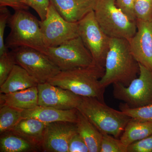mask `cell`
Masks as SVG:
<instances>
[{"label":"cell","mask_w":152,"mask_h":152,"mask_svg":"<svg viewBox=\"0 0 152 152\" xmlns=\"http://www.w3.org/2000/svg\"><path fill=\"white\" fill-rule=\"evenodd\" d=\"M38 84L26 70L15 64L5 81L0 86V93L9 94L36 86Z\"/></svg>","instance_id":"obj_18"},{"label":"cell","mask_w":152,"mask_h":152,"mask_svg":"<svg viewBox=\"0 0 152 152\" xmlns=\"http://www.w3.org/2000/svg\"><path fill=\"white\" fill-rule=\"evenodd\" d=\"M39 21L28 10L15 11L8 22L10 32L5 40L7 49L27 47L46 54L47 48L44 42Z\"/></svg>","instance_id":"obj_3"},{"label":"cell","mask_w":152,"mask_h":152,"mask_svg":"<svg viewBox=\"0 0 152 152\" xmlns=\"http://www.w3.org/2000/svg\"><path fill=\"white\" fill-rule=\"evenodd\" d=\"M10 52L16 64L26 70L38 84L47 83L61 72L48 56L35 49L20 47Z\"/></svg>","instance_id":"obj_8"},{"label":"cell","mask_w":152,"mask_h":152,"mask_svg":"<svg viewBox=\"0 0 152 152\" xmlns=\"http://www.w3.org/2000/svg\"><path fill=\"white\" fill-rule=\"evenodd\" d=\"M102 134L118 138L131 118L121 110L112 108L98 99L82 97L77 108Z\"/></svg>","instance_id":"obj_4"},{"label":"cell","mask_w":152,"mask_h":152,"mask_svg":"<svg viewBox=\"0 0 152 152\" xmlns=\"http://www.w3.org/2000/svg\"><path fill=\"white\" fill-rule=\"evenodd\" d=\"M1 135V152H33L41 151L39 147L13 131L6 132Z\"/></svg>","instance_id":"obj_20"},{"label":"cell","mask_w":152,"mask_h":152,"mask_svg":"<svg viewBox=\"0 0 152 152\" xmlns=\"http://www.w3.org/2000/svg\"><path fill=\"white\" fill-rule=\"evenodd\" d=\"M0 7H10L15 11L28 10L29 8V7L21 2V0H0Z\"/></svg>","instance_id":"obj_32"},{"label":"cell","mask_w":152,"mask_h":152,"mask_svg":"<svg viewBox=\"0 0 152 152\" xmlns=\"http://www.w3.org/2000/svg\"><path fill=\"white\" fill-rule=\"evenodd\" d=\"M137 31L129 40L131 52L138 62L152 71V19L136 20Z\"/></svg>","instance_id":"obj_13"},{"label":"cell","mask_w":152,"mask_h":152,"mask_svg":"<svg viewBox=\"0 0 152 152\" xmlns=\"http://www.w3.org/2000/svg\"><path fill=\"white\" fill-rule=\"evenodd\" d=\"M21 2L29 7L34 9L39 15L41 20H44L47 17L50 6V0H21Z\"/></svg>","instance_id":"obj_28"},{"label":"cell","mask_w":152,"mask_h":152,"mask_svg":"<svg viewBox=\"0 0 152 152\" xmlns=\"http://www.w3.org/2000/svg\"><path fill=\"white\" fill-rule=\"evenodd\" d=\"M44 42L47 48L57 47L67 41L79 37L78 22L66 21L50 3L46 18L40 20Z\"/></svg>","instance_id":"obj_10"},{"label":"cell","mask_w":152,"mask_h":152,"mask_svg":"<svg viewBox=\"0 0 152 152\" xmlns=\"http://www.w3.org/2000/svg\"><path fill=\"white\" fill-rule=\"evenodd\" d=\"M16 64L10 52L0 56V86L4 83Z\"/></svg>","instance_id":"obj_25"},{"label":"cell","mask_w":152,"mask_h":152,"mask_svg":"<svg viewBox=\"0 0 152 152\" xmlns=\"http://www.w3.org/2000/svg\"><path fill=\"white\" fill-rule=\"evenodd\" d=\"M79 37L88 49L97 65L105 68L111 38L106 34L98 23L94 10L78 22Z\"/></svg>","instance_id":"obj_7"},{"label":"cell","mask_w":152,"mask_h":152,"mask_svg":"<svg viewBox=\"0 0 152 152\" xmlns=\"http://www.w3.org/2000/svg\"><path fill=\"white\" fill-rule=\"evenodd\" d=\"M37 86L9 94H1V105H8L22 109L34 108L38 106Z\"/></svg>","instance_id":"obj_16"},{"label":"cell","mask_w":152,"mask_h":152,"mask_svg":"<svg viewBox=\"0 0 152 152\" xmlns=\"http://www.w3.org/2000/svg\"><path fill=\"white\" fill-rule=\"evenodd\" d=\"M46 55L61 71L87 67L95 64L80 37L58 46L47 48Z\"/></svg>","instance_id":"obj_6"},{"label":"cell","mask_w":152,"mask_h":152,"mask_svg":"<svg viewBox=\"0 0 152 152\" xmlns=\"http://www.w3.org/2000/svg\"><path fill=\"white\" fill-rule=\"evenodd\" d=\"M152 135V123L132 118L120 137L123 144L128 147L131 144Z\"/></svg>","instance_id":"obj_21"},{"label":"cell","mask_w":152,"mask_h":152,"mask_svg":"<svg viewBox=\"0 0 152 152\" xmlns=\"http://www.w3.org/2000/svg\"><path fill=\"white\" fill-rule=\"evenodd\" d=\"M47 124L37 119L23 118L12 131L39 147L42 151Z\"/></svg>","instance_id":"obj_17"},{"label":"cell","mask_w":152,"mask_h":152,"mask_svg":"<svg viewBox=\"0 0 152 152\" xmlns=\"http://www.w3.org/2000/svg\"><path fill=\"white\" fill-rule=\"evenodd\" d=\"M94 12L101 28L111 38L129 40L135 34L136 22L118 7L115 0H98Z\"/></svg>","instance_id":"obj_5"},{"label":"cell","mask_w":152,"mask_h":152,"mask_svg":"<svg viewBox=\"0 0 152 152\" xmlns=\"http://www.w3.org/2000/svg\"><path fill=\"white\" fill-rule=\"evenodd\" d=\"M69 152H89L86 144L78 132L75 134L70 140Z\"/></svg>","instance_id":"obj_30"},{"label":"cell","mask_w":152,"mask_h":152,"mask_svg":"<svg viewBox=\"0 0 152 152\" xmlns=\"http://www.w3.org/2000/svg\"><path fill=\"white\" fill-rule=\"evenodd\" d=\"M98 0H50L66 21L77 23L94 10Z\"/></svg>","instance_id":"obj_14"},{"label":"cell","mask_w":152,"mask_h":152,"mask_svg":"<svg viewBox=\"0 0 152 152\" xmlns=\"http://www.w3.org/2000/svg\"><path fill=\"white\" fill-rule=\"evenodd\" d=\"M38 105L59 110L77 109L82 96L71 91L46 83L38 84Z\"/></svg>","instance_id":"obj_11"},{"label":"cell","mask_w":152,"mask_h":152,"mask_svg":"<svg viewBox=\"0 0 152 152\" xmlns=\"http://www.w3.org/2000/svg\"><path fill=\"white\" fill-rule=\"evenodd\" d=\"M11 15L7 7H0V56L9 52L4 38L6 26Z\"/></svg>","instance_id":"obj_27"},{"label":"cell","mask_w":152,"mask_h":152,"mask_svg":"<svg viewBox=\"0 0 152 152\" xmlns=\"http://www.w3.org/2000/svg\"><path fill=\"white\" fill-rule=\"evenodd\" d=\"M119 107L120 110L132 118L152 123V104L140 107L131 108L124 103H121Z\"/></svg>","instance_id":"obj_23"},{"label":"cell","mask_w":152,"mask_h":152,"mask_svg":"<svg viewBox=\"0 0 152 152\" xmlns=\"http://www.w3.org/2000/svg\"><path fill=\"white\" fill-rule=\"evenodd\" d=\"M77 109L63 110L51 107L38 105L34 108L24 110L23 118H33L48 124L58 121L76 123L77 118Z\"/></svg>","instance_id":"obj_15"},{"label":"cell","mask_w":152,"mask_h":152,"mask_svg":"<svg viewBox=\"0 0 152 152\" xmlns=\"http://www.w3.org/2000/svg\"><path fill=\"white\" fill-rule=\"evenodd\" d=\"M77 131L83 138L89 152H100L103 134L77 110Z\"/></svg>","instance_id":"obj_19"},{"label":"cell","mask_w":152,"mask_h":152,"mask_svg":"<svg viewBox=\"0 0 152 152\" xmlns=\"http://www.w3.org/2000/svg\"><path fill=\"white\" fill-rule=\"evenodd\" d=\"M127 152H152V135L131 144Z\"/></svg>","instance_id":"obj_29"},{"label":"cell","mask_w":152,"mask_h":152,"mask_svg":"<svg viewBox=\"0 0 152 152\" xmlns=\"http://www.w3.org/2000/svg\"><path fill=\"white\" fill-rule=\"evenodd\" d=\"M135 0H115L116 5L131 20L136 22L134 11Z\"/></svg>","instance_id":"obj_31"},{"label":"cell","mask_w":152,"mask_h":152,"mask_svg":"<svg viewBox=\"0 0 152 152\" xmlns=\"http://www.w3.org/2000/svg\"><path fill=\"white\" fill-rule=\"evenodd\" d=\"M100 152H127V147L121 140L107 134H103Z\"/></svg>","instance_id":"obj_24"},{"label":"cell","mask_w":152,"mask_h":152,"mask_svg":"<svg viewBox=\"0 0 152 152\" xmlns=\"http://www.w3.org/2000/svg\"><path fill=\"white\" fill-rule=\"evenodd\" d=\"M77 132L76 123L58 121L47 124L42 151L69 152V145L73 136Z\"/></svg>","instance_id":"obj_12"},{"label":"cell","mask_w":152,"mask_h":152,"mask_svg":"<svg viewBox=\"0 0 152 152\" xmlns=\"http://www.w3.org/2000/svg\"><path fill=\"white\" fill-rule=\"evenodd\" d=\"M105 68L94 64L85 68L61 71L48 83L82 97H94L105 102V87L101 84Z\"/></svg>","instance_id":"obj_2"},{"label":"cell","mask_w":152,"mask_h":152,"mask_svg":"<svg viewBox=\"0 0 152 152\" xmlns=\"http://www.w3.org/2000/svg\"><path fill=\"white\" fill-rule=\"evenodd\" d=\"M140 64L138 77L128 86L120 83L113 84V94L131 108H137L152 104V71Z\"/></svg>","instance_id":"obj_9"},{"label":"cell","mask_w":152,"mask_h":152,"mask_svg":"<svg viewBox=\"0 0 152 152\" xmlns=\"http://www.w3.org/2000/svg\"><path fill=\"white\" fill-rule=\"evenodd\" d=\"M140 73V64L131 52L129 41L111 38L101 84L105 88L115 83L127 87Z\"/></svg>","instance_id":"obj_1"},{"label":"cell","mask_w":152,"mask_h":152,"mask_svg":"<svg viewBox=\"0 0 152 152\" xmlns=\"http://www.w3.org/2000/svg\"><path fill=\"white\" fill-rule=\"evenodd\" d=\"M134 11L137 20L152 19V0H135Z\"/></svg>","instance_id":"obj_26"},{"label":"cell","mask_w":152,"mask_h":152,"mask_svg":"<svg viewBox=\"0 0 152 152\" xmlns=\"http://www.w3.org/2000/svg\"><path fill=\"white\" fill-rule=\"evenodd\" d=\"M22 109L8 105H1L0 133L12 131L23 118Z\"/></svg>","instance_id":"obj_22"}]
</instances>
